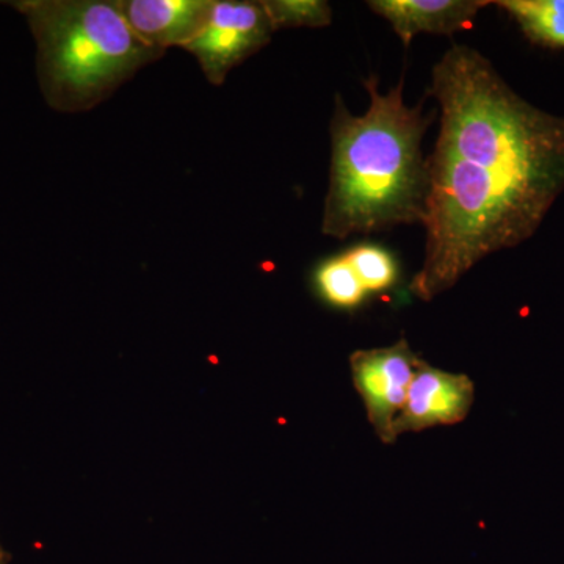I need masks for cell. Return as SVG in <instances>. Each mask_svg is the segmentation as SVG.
<instances>
[{
  "label": "cell",
  "instance_id": "7a4b0ae2",
  "mask_svg": "<svg viewBox=\"0 0 564 564\" xmlns=\"http://www.w3.org/2000/svg\"><path fill=\"white\" fill-rule=\"evenodd\" d=\"M370 106L352 115L336 96L332 170L322 232L334 239L422 223L426 158L422 139L430 126L422 107L404 102V80L380 91L375 76L362 82Z\"/></svg>",
  "mask_w": 564,
  "mask_h": 564
},
{
  "label": "cell",
  "instance_id": "4fadbf2b",
  "mask_svg": "<svg viewBox=\"0 0 564 564\" xmlns=\"http://www.w3.org/2000/svg\"><path fill=\"white\" fill-rule=\"evenodd\" d=\"M7 563V554L2 551V547H0V564Z\"/></svg>",
  "mask_w": 564,
  "mask_h": 564
},
{
  "label": "cell",
  "instance_id": "6da1fadb",
  "mask_svg": "<svg viewBox=\"0 0 564 564\" xmlns=\"http://www.w3.org/2000/svg\"><path fill=\"white\" fill-rule=\"evenodd\" d=\"M430 93L440 135L426 158L425 252L411 284L423 302L529 240L564 191V118L527 102L480 52L454 44Z\"/></svg>",
  "mask_w": 564,
  "mask_h": 564
},
{
  "label": "cell",
  "instance_id": "277c9868",
  "mask_svg": "<svg viewBox=\"0 0 564 564\" xmlns=\"http://www.w3.org/2000/svg\"><path fill=\"white\" fill-rule=\"evenodd\" d=\"M273 33L262 0H214L203 28L182 50L195 55L212 85H221L236 66L265 47Z\"/></svg>",
  "mask_w": 564,
  "mask_h": 564
},
{
  "label": "cell",
  "instance_id": "52a82bcc",
  "mask_svg": "<svg viewBox=\"0 0 564 564\" xmlns=\"http://www.w3.org/2000/svg\"><path fill=\"white\" fill-rule=\"evenodd\" d=\"M214 0H117L129 28L147 46L182 47L203 28Z\"/></svg>",
  "mask_w": 564,
  "mask_h": 564
},
{
  "label": "cell",
  "instance_id": "30bf717a",
  "mask_svg": "<svg viewBox=\"0 0 564 564\" xmlns=\"http://www.w3.org/2000/svg\"><path fill=\"white\" fill-rule=\"evenodd\" d=\"M314 281L322 299L340 310H352L367 296L366 289L344 254L322 262L315 270Z\"/></svg>",
  "mask_w": 564,
  "mask_h": 564
},
{
  "label": "cell",
  "instance_id": "9c48e42d",
  "mask_svg": "<svg viewBox=\"0 0 564 564\" xmlns=\"http://www.w3.org/2000/svg\"><path fill=\"white\" fill-rule=\"evenodd\" d=\"M494 3L513 18L532 43L564 50V0H500Z\"/></svg>",
  "mask_w": 564,
  "mask_h": 564
},
{
  "label": "cell",
  "instance_id": "5b68a950",
  "mask_svg": "<svg viewBox=\"0 0 564 564\" xmlns=\"http://www.w3.org/2000/svg\"><path fill=\"white\" fill-rule=\"evenodd\" d=\"M419 358L404 339L391 347L358 350L350 356L352 384L367 419L383 444L395 443V422L406 403Z\"/></svg>",
  "mask_w": 564,
  "mask_h": 564
},
{
  "label": "cell",
  "instance_id": "8fae6325",
  "mask_svg": "<svg viewBox=\"0 0 564 564\" xmlns=\"http://www.w3.org/2000/svg\"><path fill=\"white\" fill-rule=\"evenodd\" d=\"M344 256L367 293L388 291L395 284V261L384 248L362 243L348 250Z\"/></svg>",
  "mask_w": 564,
  "mask_h": 564
},
{
  "label": "cell",
  "instance_id": "7c38bea8",
  "mask_svg": "<svg viewBox=\"0 0 564 564\" xmlns=\"http://www.w3.org/2000/svg\"><path fill=\"white\" fill-rule=\"evenodd\" d=\"M274 32L282 29H321L332 24L333 10L323 0H262Z\"/></svg>",
  "mask_w": 564,
  "mask_h": 564
},
{
  "label": "cell",
  "instance_id": "8992f818",
  "mask_svg": "<svg viewBox=\"0 0 564 564\" xmlns=\"http://www.w3.org/2000/svg\"><path fill=\"white\" fill-rule=\"evenodd\" d=\"M474 400V381L467 375L445 372L421 359L395 422V436L456 425L470 413Z\"/></svg>",
  "mask_w": 564,
  "mask_h": 564
},
{
  "label": "cell",
  "instance_id": "3957f363",
  "mask_svg": "<svg viewBox=\"0 0 564 564\" xmlns=\"http://www.w3.org/2000/svg\"><path fill=\"white\" fill-rule=\"evenodd\" d=\"M13 6L31 25L41 90L58 111L91 110L165 54L132 32L117 0H24Z\"/></svg>",
  "mask_w": 564,
  "mask_h": 564
},
{
  "label": "cell",
  "instance_id": "ba28073f",
  "mask_svg": "<svg viewBox=\"0 0 564 564\" xmlns=\"http://www.w3.org/2000/svg\"><path fill=\"white\" fill-rule=\"evenodd\" d=\"M488 0H370L367 6L391 24L404 44L421 33L452 36L473 25Z\"/></svg>",
  "mask_w": 564,
  "mask_h": 564
}]
</instances>
